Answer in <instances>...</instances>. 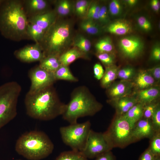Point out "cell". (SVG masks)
I'll return each mask as SVG.
<instances>
[{
	"label": "cell",
	"mask_w": 160,
	"mask_h": 160,
	"mask_svg": "<svg viewBox=\"0 0 160 160\" xmlns=\"http://www.w3.org/2000/svg\"><path fill=\"white\" fill-rule=\"evenodd\" d=\"M24 102L28 116L43 121L51 120L62 115L66 106L60 100L53 85L34 92L28 91Z\"/></svg>",
	"instance_id": "cell-1"
},
{
	"label": "cell",
	"mask_w": 160,
	"mask_h": 160,
	"mask_svg": "<svg viewBox=\"0 0 160 160\" xmlns=\"http://www.w3.org/2000/svg\"><path fill=\"white\" fill-rule=\"evenodd\" d=\"M26 14L20 1H2L0 4V32L6 38L18 40L27 35Z\"/></svg>",
	"instance_id": "cell-2"
},
{
	"label": "cell",
	"mask_w": 160,
	"mask_h": 160,
	"mask_svg": "<svg viewBox=\"0 0 160 160\" xmlns=\"http://www.w3.org/2000/svg\"><path fill=\"white\" fill-rule=\"evenodd\" d=\"M102 107V105L96 100L88 88L81 86L72 92L70 100L66 104L62 116L70 124H74L77 123L79 118L94 115Z\"/></svg>",
	"instance_id": "cell-3"
},
{
	"label": "cell",
	"mask_w": 160,
	"mask_h": 160,
	"mask_svg": "<svg viewBox=\"0 0 160 160\" xmlns=\"http://www.w3.org/2000/svg\"><path fill=\"white\" fill-rule=\"evenodd\" d=\"M54 144L44 132L32 131L25 133L17 140L15 149L17 153L30 160H40L52 152Z\"/></svg>",
	"instance_id": "cell-4"
},
{
	"label": "cell",
	"mask_w": 160,
	"mask_h": 160,
	"mask_svg": "<svg viewBox=\"0 0 160 160\" xmlns=\"http://www.w3.org/2000/svg\"><path fill=\"white\" fill-rule=\"evenodd\" d=\"M71 29V24L68 22H55L42 40L45 45L43 49L45 57L51 55L59 56L63 52L70 39Z\"/></svg>",
	"instance_id": "cell-5"
},
{
	"label": "cell",
	"mask_w": 160,
	"mask_h": 160,
	"mask_svg": "<svg viewBox=\"0 0 160 160\" xmlns=\"http://www.w3.org/2000/svg\"><path fill=\"white\" fill-rule=\"evenodd\" d=\"M21 91L20 85L15 81L7 82L0 86V129L16 117Z\"/></svg>",
	"instance_id": "cell-6"
},
{
	"label": "cell",
	"mask_w": 160,
	"mask_h": 160,
	"mask_svg": "<svg viewBox=\"0 0 160 160\" xmlns=\"http://www.w3.org/2000/svg\"><path fill=\"white\" fill-rule=\"evenodd\" d=\"M134 125L122 115H116L107 130L103 133L112 149L124 148L132 143V132Z\"/></svg>",
	"instance_id": "cell-7"
},
{
	"label": "cell",
	"mask_w": 160,
	"mask_h": 160,
	"mask_svg": "<svg viewBox=\"0 0 160 160\" xmlns=\"http://www.w3.org/2000/svg\"><path fill=\"white\" fill-rule=\"evenodd\" d=\"M91 125L90 121H87L60 127V132L63 142L72 150L81 152L86 143Z\"/></svg>",
	"instance_id": "cell-8"
},
{
	"label": "cell",
	"mask_w": 160,
	"mask_h": 160,
	"mask_svg": "<svg viewBox=\"0 0 160 160\" xmlns=\"http://www.w3.org/2000/svg\"><path fill=\"white\" fill-rule=\"evenodd\" d=\"M111 150L103 133L91 129L85 146L81 152L87 159H92Z\"/></svg>",
	"instance_id": "cell-9"
},
{
	"label": "cell",
	"mask_w": 160,
	"mask_h": 160,
	"mask_svg": "<svg viewBox=\"0 0 160 160\" xmlns=\"http://www.w3.org/2000/svg\"><path fill=\"white\" fill-rule=\"evenodd\" d=\"M31 81L29 91L33 92L53 85L56 81L53 74L41 68L39 66L30 69L28 73Z\"/></svg>",
	"instance_id": "cell-10"
},
{
	"label": "cell",
	"mask_w": 160,
	"mask_h": 160,
	"mask_svg": "<svg viewBox=\"0 0 160 160\" xmlns=\"http://www.w3.org/2000/svg\"><path fill=\"white\" fill-rule=\"evenodd\" d=\"M121 52L125 57L134 59L142 52L144 44L141 39L135 36H126L121 38L119 43Z\"/></svg>",
	"instance_id": "cell-11"
},
{
	"label": "cell",
	"mask_w": 160,
	"mask_h": 160,
	"mask_svg": "<svg viewBox=\"0 0 160 160\" xmlns=\"http://www.w3.org/2000/svg\"><path fill=\"white\" fill-rule=\"evenodd\" d=\"M15 54L18 59L28 63L40 61L45 57L41 47L38 43L16 51Z\"/></svg>",
	"instance_id": "cell-12"
},
{
	"label": "cell",
	"mask_w": 160,
	"mask_h": 160,
	"mask_svg": "<svg viewBox=\"0 0 160 160\" xmlns=\"http://www.w3.org/2000/svg\"><path fill=\"white\" fill-rule=\"evenodd\" d=\"M155 132L151 119L143 118L135 123L132 132V142H135L145 138L151 139Z\"/></svg>",
	"instance_id": "cell-13"
},
{
	"label": "cell",
	"mask_w": 160,
	"mask_h": 160,
	"mask_svg": "<svg viewBox=\"0 0 160 160\" xmlns=\"http://www.w3.org/2000/svg\"><path fill=\"white\" fill-rule=\"evenodd\" d=\"M55 21L56 15L52 11L31 16L28 20L29 23L38 25L46 33Z\"/></svg>",
	"instance_id": "cell-14"
},
{
	"label": "cell",
	"mask_w": 160,
	"mask_h": 160,
	"mask_svg": "<svg viewBox=\"0 0 160 160\" xmlns=\"http://www.w3.org/2000/svg\"><path fill=\"white\" fill-rule=\"evenodd\" d=\"M105 31L117 35H124L131 32L132 26L130 23L125 20H119L109 24Z\"/></svg>",
	"instance_id": "cell-15"
},
{
	"label": "cell",
	"mask_w": 160,
	"mask_h": 160,
	"mask_svg": "<svg viewBox=\"0 0 160 160\" xmlns=\"http://www.w3.org/2000/svg\"><path fill=\"white\" fill-rule=\"evenodd\" d=\"M86 54L74 47L61 54L59 56V59L62 65L68 66L76 60L80 58H86Z\"/></svg>",
	"instance_id": "cell-16"
},
{
	"label": "cell",
	"mask_w": 160,
	"mask_h": 160,
	"mask_svg": "<svg viewBox=\"0 0 160 160\" xmlns=\"http://www.w3.org/2000/svg\"><path fill=\"white\" fill-rule=\"evenodd\" d=\"M26 6L27 11L33 16L47 12L48 3L44 0H29L26 1Z\"/></svg>",
	"instance_id": "cell-17"
},
{
	"label": "cell",
	"mask_w": 160,
	"mask_h": 160,
	"mask_svg": "<svg viewBox=\"0 0 160 160\" xmlns=\"http://www.w3.org/2000/svg\"><path fill=\"white\" fill-rule=\"evenodd\" d=\"M40 62V68L53 74L61 65L59 56L55 55L46 56Z\"/></svg>",
	"instance_id": "cell-18"
},
{
	"label": "cell",
	"mask_w": 160,
	"mask_h": 160,
	"mask_svg": "<svg viewBox=\"0 0 160 160\" xmlns=\"http://www.w3.org/2000/svg\"><path fill=\"white\" fill-rule=\"evenodd\" d=\"M115 105L118 115H123L138 102L137 100L129 97H123L117 99Z\"/></svg>",
	"instance_id": "cell-19"
},
{
	"label": "cell",
	"mask_w": 160,
	"mask_h": 160,
	"mask_svg": "<svg viewBox=\"0 0 160 160\" xmlns=\"http://www.w3.org/2000/svg\"><path fill=\"white\" fill-rule=\"evenodd\" d=\"M160 91L156 87H150L143 89L138 94V102L144 105L149 104L159 96Z\"/></svg>",
	"instance_id": "cell-20"
},
{
	"label": "cell",
	"mask_w": 160,
	"mask_h": 160,
	"mask_svg": "<svg viewBox=\"0 0 160 160\" xmlns=\"http://www.w3.org/2000/svg\"><path fill=\"white\" fill-rule=\"evenodd\" d=\"M144 105L138 102L122 115L130 122L135 124L143 118Z\"/></svg>",
	"instance_id": "cell-21"
},
{
	"label": "cell",
	"mask_w": 160,
	"mask_h": 160,
	"mask_svg": "<svg viewBox=\"0 0 160 160\" xmlns=\"http://www.w3.org/2000/svg\"><path fill=\"white\" fill-rule=\"evenodd\" d=\"M129 84L126 82L118 83L111 87L108 91V93L111 97L117 99L124 97L130 89Z\"/></svg>",
	"instance_id": "cell-22"
},
{
	"label": "cell",
	"mask_w": 160,
	"mask_h": 160,
	"mask_svg": "<svg viewBox=\"0 0 160 160\" xmlns=\"http://www.w3.org/2000/svg\"><path fill=\"white\" fill-rule=\"evenodd\" d=\"M119 70L118 67L113 65L105 67L104 75L101 79L102 87L104 88L108 87L117 77Z\"/></svg>",
	"instance_id": "cell-23"
},
{
	"label": "cell",
	"mask_w": 160,
	"mask_h": 160,
	"mask_svg": "<svg viewBox=\"0 0 160 160\" xmlns=\"http://www.w3.org/2000/svg\"><path fill=\"white\" fill-rule=\"evenodd\" d=\"M55 78L57 80H64L73 82L78 81V79L72 73L68 66L61 65L53 73Z\"/></svg>",
	"instance_id": "cell-24"
},
{
	"label": "cell",
	"mask_w": 160,
	"mask_h": 160,
	"mask_svg": "<svg viewBox=\"0 0 160 160\" xmlns=\"http://www.w3.org/2000/svg\"><path fill=\"white\" fill-rule=\"evenodd\" d=\"M155 82V79L148 72L142 71L137 75L135 83L137 86L140 88L145 89L152 86Z\"/></svg>",
	"instance_id": "cell-25"
},
{
	"label": "cell",
	"mask_w": 160,
	"mask_h": 160,
	"mask_svg": "<svg viewBox=\"0 0 160 160\" xmlns=\"http://www.w3.org/2000/svg\"><path fill=\"white\" fill-rule=\"evenodd\" d=\"M27 35L39 43L43 39L46 32L37 25L28 22L27 29Z\"/></svg>",
	"instance_id": "cell-26"
},
{
	"label": "cell",
	"mask_w": 160,
	"mask_h": 160,
	"mask_svg": "<svg viewBox=\"0 0 160 160\" xmlns=\"http://www.w3.org/2000/svg\"><path fill=\"white\" fill-rule=\"evenodd\" d=\"M81 28L84 31L92 35L100 34L101 29L99 26L93 20L87 19L81 22Z\"/></svg>",
	"instance_id": "cell-27"
},
{
	"label": "cell",
	"mask_w": 160,
	"mask_h": 160,
	"mask_svg": "<svg viewBox=\"0 0 160 160\" xmlns=\"http://www.w3.org/2000/svg\"><path fill=\"white\" fill-rule=\"evenodd\" d=\"M95 47L98 53L111 52L113 48L111 39L105 37L100 39L96 44Z\"/></svg>",
	"instance_id": "cell-28"
},
{
	"label": "cell",
	"mask_w": 160,
	"mask_h": 160,
	"mask_svg": "<svg viewBox=\"0 0 160 160\" xmlns=\"http://www.w3.org/2000/svg\"><path fill=\"white\" fill-rule=\"evenodd\" d=\"M55 160H88L80 151L71 150L61 153Z\"/></svg>",
	"instance_id": "cell-29"
},
{
	"label": "cell",
	"mask_w": 160,
	"mask_h": 160,
	"mask_svg": "<svg viewBox=\"0 0 160 160\" xmlns=\"http://www.w3.org/2000/svg\"><path fill=\"white\" fill-rule=\"evenodd\" d=\"M74 46L81 52L86 54L90 50L91 47L90 41L83 36H79L75 39Z\"/></svg>",
	"instance_id": "cell-30"
},
{
	"label": "cell",
	"mask_w": 160,
	"mask_h": 160,
	"mask_svg": "<svg viewBox=\"0 0 160 160\" xmlns=\"http://www.w3.org/2000/svg\"><path fill=\"white\" fill-rule=\"evenodd\" d=\"M150 140L148 148L155 156H160V132H156Z\"/></svg>",
	"instance_id": "cell-31"
},
{
	"label": "cell",
	"mask_w": 160,
	"mask_h": 160,
	"mask_svg": "<svg viewBox=\"0 0 160 160\" xmlns=\"http://www.w3.org/2000/svg\"><path fill=\"white\" fill-rule=\"evenodd\" d=\"M151 120L155 132H160V107L159 103L157 105Z\"/></svg>",
	"instance_id": "cell-32"
},
{
	"label": "cell",
	"mask_w": 160,
	"mask_h": 160,
	"mask_svg": "<svg viewBox=\"0 0 160 160\" xmlns=\"http://www.w3.org/2000/svg\"><path fill=\"white\" fill-rule=\"evenodd\" d=\"M134 69L131 67H127L119 70L117 77L124 80L131 79L135 74Z\"/></svg>",
	"instance_id": "cell-33"
},
{
	"label": "cell",
	"mask_w": 160,
	"mask_h": 160,
	"mask_svg": "<svg viewBox=\"0 0 160 160\" xmlns=\"http://www.w3.org/2000/svg\"><path fill=\"white\" fill-rule=\"evenodd\" d=\"M122 10V6L119 1L113 0L110 3L109 11L110 14L112 15H119L121 14Z\"/></svg>",
	"instance_id": "cell-34"
},
{
	"label": "cell",
	"mask_w": 160,
	"mask_h": 160,
	"mask_svg": "<svg viewBox=\"0 0 160 160\" xmlns=\"http://www.w3.org/2000/svg\"><path fill=\"white\" fill-rule=\"evenodd\" d=\"M97 58L105 67L113 65L114 57L108 53H97L96 55Z\"/></svg>",
	"instance_id": "cell-35"
},
{
	"label": "cell",
	"mask_w": 160,
	"mask_h": 160,
	"mask_svg": "<svg viewBox=\"0 0 160 160\" xmlns=\"http://www.w3.org/2000/svg\"><path fill=\"white\" fill-rule=\"evenodd\" d=\"M137 23L140 28L145 31L151 30L152 25L150 21L145 17L140 16L137 19Z\"/></svg>",
	"instance_id": "cell-36"
},
{
	"label": "cell",
	"mask_w": 160,
	"mask_h": 160,
	"mask_svg": "<svg viewBox=\"0 0 160 160\" xmlns=\"http://www.w3.org/2000/svg\"><path fill=\"white\" fill-rule=\"evenodd\" d=\"M157 104L151 103L145 105L143 118L151 119Z\"/></svg>",
	"instance_id": "cell-37"
},
{
	"label": "cell",
	"mask_w": 160,
	"mask_h": 160,
	"mask_svg": "<svg viewBox=\"0 0 160 160\" xmlns=\"http://www.w3.org/2000/svg\"><path fill=\"white\" fill-rule=\"evenodd\" d=\"M98 16V20L102 23L105 24L108 22V11L105 6L104 5L101 7Z\"/></svg>",
	"instance_id": "cell-38"
},
{
	"label": "cell",
	"mask_w": 160,
	"mask_h": 160,
	"mask_svg": "<svg viewBox=\"0 0 160 160\" xmlns=\"http://www.w3.org/2000/svg\"><path fill=\"white\" fill-rule=\"evenodd\" d=\"M93 70L95 77L98 80H101L105 72L101 65L99 63H95L93 66Z\"/></svg>",
	"instance_id": "cell-39"
},
{
	"label": "cell",
	"mask_w": 160,
	"mask_h": 160,
	"mask_svg": "<svg viewBox=\"0 0 160 160\" xmlns=\"http://www.w3.org/2000/svg\"><path fill=\"white\" fill-rule=\"evenodd\" d=\"M95 160H116V159L111 151H110L99 156L96 158Z\"/></svg>",
	"instance_id": "cell-40"
},
{
	"label": "cell",
	"mask_w": 160,
	"mask_h": 160,
	"mask_svg": "<svg viewBox=\"0 0 160 160\" xmlns=\"http://www.w3.org/2000/svg\"><path fill=\"white\" fill-rule=\"evenodd\" d=\"M151 58L153 60L159 61L160 60V47L159 44L154 46L152 49Z\"/></svg>",
	"instance_id": "cell-41"
},
{
	"label": "cell",
	"mask_w": 160,
	"mask_h": 160,
	"mask_svg": "<svg viewBox=\"0 0 160 160\" xmlns=\"http://www.w3.org/2000/svg\"><path fill=\"white\" fill-rule=\"evenodd\" d=\"M149 73L156 80H159L160 79V67L158 65L155 66L148 70Z\"/></svg>",
	"instance_id": "cell-42"
},
{
	"label": "cell",
	"mask_w": 160,
	"mask_h": 160,
	"mask_svg": "<svg viewBox=\"0 0 160 160\" xmlns=\"http://www.w3.org/2000/svg\"><path fill=\"white\" fill-rule=\"evenodd\" d=\"M155 156L148 148L141 155L139 160H154Z\"/></svg>",
	"instance_id": "cell-43"
},
{
	"label": "cell",
	"mask_w": 160,
	"mask_h": 160,
	"mask_svg": "<svg viewBox=\"0 0 160 160\" xmlns=\"http://www.w3.org/2000/svg\"><path fill=\"white\" fill-rule=\"evenodd\" d=\"M64 1V8L62 16L68 15L70 12L71 9V5L70 1L67 0Z\"/></svg>",
	"instance_id": "cell-44"
},
{
	"label": "cell",
	"mask_w": 160,
	"mask_h": 160,
	"mask_svg": "<svg viewBox=\"0 0 160 160\" xmlns=\"http://www.w3.org/2000/svg\"><path fill=\"white\" fill-rule=\"evenodd\" d=\"M75 10L76 14L79 16H82L85 15L80 0L76 1L75 4Z\"/></svg>",
	"instance_id": "cell-45"
},
{
	"label": "cell",
	"mask_w": 160,
	"mask_h": 160,
	"mask_svg": "<svg viewBox=\"0 0 160 160\" xmlns=\"http://www.w3.org/2000/svg\"><path fill=\"white\" fill-rule=\"evenodd\" d=\"M101 7L99 4L96 2H93L90 4L87 12H94L99 13Z\"/></svg>",
	"instance_id": "cell-46"
},
{
	"label": "cell",
	"mask_w": 160,
	"mask_h": 160,
	"mask_svg": "<svg viewBox=\"0 0 160 160\" xmlns=\"http://www.w3.org/2000/svg\"><path fill=\"white\" fill-rule=\"evenodd\" d=\"M80 1L82 6L83 12L85 14L87 13L90 5V2L85 0H80Z\"/></svg>",
	"instance_id": "cell-47"
},
{
	"label": "cell",
	"mask_w": 160,
	"mask_h": 160,
	"mask_svg": "<svg viewBox=\"0 0 160 160\" xmlns=\"http://www.w3.org/2000/svg\"><path fill=\"white\" fill-rule=\"evenodd\" d=\"M64 5V1H61L59 2L56 6V11L57 13L60 15H62Z\"/></svg>",
	"instance_id": "cell-48"
},
{
	"label": "cell",
	"mask_w": 160,
	"mask_h": 160,
	"mask_svg": "<svg viewBox=\"0 0 160 160\" xmlns=\"http://www.w3.org/2000/svg\"><path fill=\"white\" fill-rule=\"evenodd\" d=\"M151 6L152 9L155 12H158L159 9L156 5L154 0H152L150 2Z\"/></svg>",
	"instance_id": "cell-49"
},
{
	"label": "cell",
	"mask_w": 160,
	"mask_h": 160,
	"mask_svg": "<svg viewBox=\"0 0 160 160\" xmlns=\"http://www.w3.org/2000/svg\"><path fill=\"white\" fill-rule=\"evenodd\" d=\"M125 2L129 5L133 6L135 5L137 3V1L136 0H127Z\"/></svg>",
	"instance_id": "cell-50"
},
{
	"label": "cell",
	"mask_w": 160,
	"mask_h": 160,
	"mask_svg": "<svg viewBox=\"0 0 160 160\" xmlns=\"http://www.w3.org/2000/svg\"><path fill=\"white\" fill-rule=\"evenodd\" d=\"M155 2L157 5L158 7L160 9V1L158 0H154Z\"/></svg>",
	"instance_id": "cell-51"
},
{
	"label": "cell",
	"mask_w": 160,
	"mask_h": 160,
	"mask_svg": "<svg viewBox=\"0 0 160 160\" xmlns=\"http://www.w3.org/2000/svg\"><path fill=\"white\" fill-rule=\"evenodd\" d=\"M154 160H160V156H155Z\"/></svg>",
	"instance_id": "cell-52"
},
{
	"label": "cell",
	"mask_w": 160,
	"mask_h": 160,
	"mask_svg": "<svg viewBox=\"0 0 160 160\" xmlns=\"http://www.w3.org/2000/svg\"><path fill=\"white\" fill-rule=\"evenodd\" d=\"M22 160L18 159H16V160Z\"/></svg>",
	"instance_id": "cell-53"
},
{
	"label": "cell",
	"mask_w": 160,
	"mask_h": 160,
	"mask_svg": "<svg viewBox=\"0 0 160 160\" xmlns=\"http://www.w3.org/2000/svg\"><path fill=\"white\" fill-rule=\"evenodd\" d=\"M2 0H0V4L1 1Z\"/></svg>",
	"instance_id": "cell-54"
}]
</instances>
